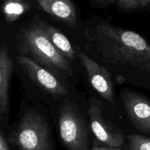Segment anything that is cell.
Returning a JSON list of instances; mask_svg holds the SVG:
<instances>
[{"instance_id":"obj_14","label":"cell","mask_w":150,"mask_h":150,"mask_svg":"<svg viewBox=\"0 0 150 150\" xmlns=\"http://www.w3.org/2000/svg\"><path fill=\"white\" fill-rule=\"evenodd\" d=\"M121 11H133L138 9L147 8L150 7V0H127L117 4Z\"/></svg>"},{"instance_id":"obj_3","label":"cell","mask_w":150,"mask_h":150,"mask_svg":"<svg viewBox=\"0 0 150 150\" xmlns=\"http://www.w3.org/2000/svg\"><path fill=\"white\" fill-rule=\"evenodd\" d=\"M9 141L20 150H53L48 124L42 115L34 111L23 114Z\"/></svg>"},{"instance_id":"obj_6","label":"cell","mask_w":150,"mask_h":150,"mask_svg":"<svg viewBox=\"0 0 150 150\" xmlns=\"http://www.w3.org/2000/svg\"><path fill=\"white\" fill-rule=\"evenodd\" d=\"M18 65L29 79L40 89L54 98H62L69 94L67 86L51 72L28 57H16Z\"/></svg>"},{"instance_id":"obj_7","label":"cell","mask_w":150,"mask_h":150,"mask_svg":"<svg viewBox=\"0 0 150 150\" xmlns=\"http://www.w3.org/2000/svg\"><path fill=\"white\" fill-rule=\"evenodd\" d=\"M79 56L92 87L103 99L114 105V90L111 73L84 51H80Z\"/></svg>"},{"instance_id":"obj_12","label":"cell","mask_w":150,"mask_h":150,"mask_svg":"<svg viewBox=\"0 0 150 150\" xmlns=\"http://www.w3.org/2000/svg\"><path fill=\"white\" fill-rule=\"evenodd\" d=\"M29 10V5L21 0H7L3 6V13L6 21L12 23Z\"/></svg>"},{"instance_id":"obj_15","label":"cell","mask_w":150,"mask_h":150,"mask_svg":"<svg viewBox=\"0 0 150 150\" xmlns=\"http://www.w3.org/2000/svg\"><path fill=\"white\" fill-rule=\"evenodd\" d=\"M127 0H90L91 4L98 8H106L115 3H120Z\"/></svg>"},{"instance_id":"obj_17","label":"cell","mask_w":150,"mask_h":150,"mask_svg":"<svg viewBox=\"0 0 150 150\" xmlns=\"http://www.w3.org/2000/svg\"><path fill=\"white\" fill-rule=\"evenodd\" d=\"M0 150H10L8 145L7 144L1 133H0Z\"/></svg>"},{"instance_id":"obj_9","label":"cell","mask_w":150,"mask_h":150,"mask_svg":"<svg viewBox=\"0 0 150 150\" xmlns=\"http://www.w3.org/2000/svg\"><path fill=\"white\" fill-rule=\"evenodd\" d=\"M13 68L7 45H0V121L8 114L9 90Z\"/></svg>"},{"instance_id":"obj_13","label":"cell","mask_w":150,"mask_h":150,"mask_svg":"<svg viewBox=\"0 0 150 150\" xmlns=\"http://www.w3.org/2000/svg\"><path fill=\"white\" fill-rule=\"evenodd\" d=\"M130 150H150V139L138 134L127 136Z\"/></svg>"},{"instance_id":"obj_4","label":"cell","mask_w":150,"mask_h":150,"mask_svg":"<svg viewBox=\"0 0 150 150\" xmlns=\"http://www.w3.org/2000/svg\"><path fill=\"white\" fill-rule=\"evenodd\" d=\"M59 131L66 150H88L89 130L86 121L77 107L65 103L60 108Z\"/></svg>"},{"instance_id":"obj_16","label":"cell","mask_w":150,"mask_h":150,"mask_svg":"<svg viewBox=\"0 0 150 150\" xmlns=\"http://www.w3.org/2000/svg\"><path fill=\"white\" fill-rule=\"evenodd\" d=\"M92 150H122L121 147H111V146H95Z\"/></svg>"},{"instance_id":"obj_11","label":"cell","mask_w":150,"mask_h":150,"mask_svg":"<svg viewBox=\"0 0 150 150\" xmlns=\"http://www.w3.org/2000/svg\"><path fill=\"white\" fill-rule=\"evenodd\" d=\"M41 27L50 42L57 51L69 62L74 60L76 55V50L73 48L70 40L59 29L48 24L47 22L40 20Z\"/></svg>"},{"instance_id":"obj_2","label":"cell","mask_w":150,"mask_h":150,"mask_svg":"<svg viewBox=\"0 0 150 150\" xmlns=\"http://www.w3.org/2000/svg\"><path fill=\"white\" fill-rule=\"evenodd\" d=\"M20 56L28 57L51 72L61 81L73 75L71 63L47 38L40 21L20 29L18 36Z\"/></svg>"},{"instance_id":"obj_10","label":"cell","mask_w":150,"mask_h":150,"mask_svg":"<svg viewBox=\"0 0 150 150\" xmlns=\"http://www.w3.org/2000/svg\"><path fill=\"white\" fill-rule=\"evenodd\" d=\"M42 10L55 18L75 26L77 23L76 7L71 0H38Z\"/></svg>"},{"instance_id":"obj_8","label":"cell","mask_w":150,"mask_h":150,"mask_svg":"<svg viewBox=\"0 0 150 150\" xmlns=\"http://www.w3.org/2000/svg\"><path fill=\"white\" fill-rule=\"evenodd\" d=\"M125 111L132 124L139 132L150 134V100L130 89L122 92Z\"/></svg>"},{"instance_id":"obj_5","label":"cell","mask_w":150,"mask_h":150,"mask_svg":"<svg viewBox=\"0 0 150 150\" xmlns=\"http://www.w3.org/2000/svg\"><path fill=\"white\" fill-rule=\"evenodd\" d=\"M89 117L90 127L94 136L105 146L122 147L124 144V136L121 130L114 127L103 114V105L95 97L89 101Z\"/></svg>"},{"instance_id":"obj_1","label":"cell","mask_w":150,"mask_h":150,"mask_svg":"<svg viewBox=\"0 0 150 150\" xmlns=\"http://www.w3.org/2000/svg\"><path fill=\"white\" fill-rule=\"evenodd\" d=\"M84 46L120 83L141 85L150 78V43L136 32L94 18L85 29Z\"/></svg>"}]
</instances>
